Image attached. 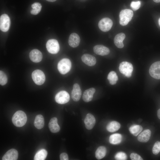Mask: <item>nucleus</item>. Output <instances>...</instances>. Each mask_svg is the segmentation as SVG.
Listing matches in <instances>:
<instances>
[{"instance_id": "obj_26", "label": "nucleus", "mask_w": 160, "mask_h": 160, "mask_svg": "<svg viewBox=\"0 0 160 160\" xmlns=\"http://www.w3.org/2000/svg\"><path fill=\"white\" fill-rule=\"evenodd\" d=\"M47 154V151L42 149L38 151L35 155L34 159L35 160H44L45 159Z\"/></svg>"}, {"instance_id": "obj_34", "label": "nucleus", "mask_w": 160, "mask_h": 160, "mask_svg": "<svg viewBox=\"0 0 160 160\" xmlns=\"http://www.w3.org/2000/svg\"><path fill=\"white\" fill-rule=\"evenodd\" d=\"M130 158L132 160H143V159L140 156L135 153H131L130 156Z\"/></svg>"}, {"instance_id": "obj_25", "label": "nucleus", "mask_w": 160, "mask_h": 160, "mask_svg": "<svg viewBox=\"0 0 160 160\" xmlns=\"http://www.w3.org/2000/svg\"><path fill=\"white\" fill-rule=\"evenodd\" d=\"M122 139L121 135L115 133L111 135L109 138L110 143L113 144H117L121 143Z\"/></svg>"}, {"instance_id": "obj_29", "label": "nucleus", "mask_w": 160, "mask_h": 160, "mask_svg": "<svg viewBox=\"0 0 160 160\" xmlns=\"http://www.w3.org/2000/svg\"><path fill=\"white\" fill-rule=\"evenodd\" d=\"M32 9L31 11V13L32 15H36L41 11L42 6L40 3L36 2L33 3L31 5Z\"/></svg>"}, {"instance_id": "obj_24", "label": "nucleus", "mask_w": 160, "mask_h": 160, "mask_svg": "<svg viewBox=\"0 0 160 160\" xmlns=\"http://www.w3.org/2000/svg\"><path fill=\"white\" fill-rule=\"evenodd\" d=\"M107 152L106 148L103 146L99 147L95 152L96 158L97 159H100L105 157Z\"/></svg>"}, {"instance_id": "obj_11", "label": "nucleus", "mask_w": 160, "mask_h": 160, "mask_svg": "<svg viewBox=\"0 0 160 160\" xmlns=\"http://www.w3.org/2000/svg\"><path fill=\"white\" fill-rule=\"evenodd\" d=\"M96 122L95 119L93 115L88 113L86 116L84 120V123L86 128L90 130L94 127Z\"/></svg>"}, {"instance_id": "obj_32", "label": "nucleus", "mask_w": 160, "mask_h": 160, "mask_svg": "<svg viewBox=\"0 0 160 160\" xmlns=\"http://www.w3.org/2000/svg\"><path fill=\"white\" fill-rule=\"evenodd\" d=\"M115 158L116 160H125L127 159V156L124 153L120 152L116 154Z\"/></svg>"}, {"instance_id": "obj_5", "label": "nucleus", "mask_w": 160, "mask_h": 160, "mask_svg": "<svg viewBox=\"0 0 160 160\" xmlns=\"http://www.w3.org/2000/svg\"><path fill=\"white\" fill-rule=\"evenodd\" d=\"M32 79L34 83L38 85L43 84L45 80V76L44 72L40 70H36L32 73Z\"/></svg>"}, {"instance_id": "obj_21", "label": "nucleus", "mask_w": 160, "mask_h": 160, "mask_svg": "<svg viewBox=\"0 0 160 160\" xmlns=\"http://www.w3.org/2000/svg\"><path fill=\"white\" fill-rule=\"evenodd\" d=\"M125 38V35L124 33H121L117 34L114 39V42L115 45L118 48L124 47L123 41Z\"/></svg>"}, {"instance_id": "obj_39", "label": "nucleus", "mask_w": 160, "mask_h": 160, "mask_svg": "<svg viewBox=\"0 0 160 160\" xmlns=\"http://www.w3.org/2000/svg\"><path fill=\"white\" fill-rule=\"evenodd\" d=\"M158 23H159V25L160 27V18L159 19Z\"/></svg>"}, {"instance_id": "obj_28", "label": "nucleus", "mask_w": 160, "mask_h": 160, "mask_svg": "<svg viewBox=\"0 0 160 160\" xmlns=\"http://www.w3.org/2000/svg\"><path fill=\"white\" fill-rule=\"evenodd\" d=\"M107 79L110 84L112 85L115 84L118 80V77L116 73L114 71H112L108 74Z\"/></svg>"}, {"instance_id": "obj_36", "label": "nucleus", "mask_w": 160, "mask_h": 160, "mask_svg": "<svg viewBox=\"0 0 160 160\" xmlns=\"http://www.w3.org/2000/svg\"><path fill=\"white\" fill-rule=\"evenodd\" d=\"M157 116L158 118L160 119V108L157 111Z\"/></svg>"}, {"instance_id": "obj_15", "label": "nucleus", "mask_w": 160, "mask_h": 160, "mask_svg": "<svg viewBox=\"0 0 160 160\" xmlns=\"http://www.w3.org/2000/svg\"><path fill=\"white\" fill-rule=\"evenodd\" d=\"M93 51L96 54L101 56L107 55L110 52L109 49L102 45H97L95 46L93 48Z\"/></svg>"}, {"instance_id": "obj_14", "label": "nucleus", "mask_w": 160, "mask_h": 160, "mask_svg": "<svg viewBox=\"0 0 160 160\" xmlns=\"http://www.w3.org/2000/svg\"><path fill=\"white\" fill-rule=\"evenodd\" d=\"M81 59L83 63L90 66H94L96 63L95 57L92 55L87 54L83 55Z\"/></svg>"}, {"instance_id": "obj_22", "label": "nucleus", "mask_w": 160, "mask_h": 160, "mask_svg": "<svg viewBox=\"0 0 160 160\" xmlns=\"http://www.w3.org/2000/svg\"><path fill=\"white\" fill-rule=\"evenodd\" d=\"M120 124L117 121H113L110 122L107 126V130L111 132H113L118 130L120 128Z\"/></svg>"}, {"instance_id": "obj_2", "label": "nucleus", "mask_w": 160, "mask_h": 160, "mask_svg": "<svg viewBox=\"0 0 160 160\" xmlns=\"http://www.w3.org/2000/svg\"><path fill=\"white\" fill-rule=\"evenodd\" d=\"M132 10L129 9L122 10L119 13V23L122 26L127 25L133 16Z\"/></svg>"}, {"instance_id": "obj_17", "label": "nucleus", "mask_w": 160, "mask_h": 160, "mask_svg": "<svg viewBox=\"0 0 160 160\" xmlns=\"http://www.w3.org/2000/svg\"><path fill=\"white\" fill-rule=\"evenodd\" d=\"M80 42V38L78 34L75 33L71 34L68 39V43L71 47L75 48L78 47Z\"/></svg>"}, {"instance_id": "obj_31", "label": "nucleus", "mask_w": 160, "mask_h": 160, "mask_svg": "<svg viewBox=\"0 0 160 160\" xmlns=\"http://www.w3.org/2000/svg\"><path fill=\"white\" fill-rule=\"evenodd\" d=\"M152 152L154 155L158 154L160 151V141L156 142L152 148Z\"/></svg>"}, {"instance_id": "obj_30", "label": "nucleus", "mask_w": 160, "mask_h": 160, "mask_svg": "<svg viewBox=\"0 0 160 160\" xmlns=\"http://www.w3.org/2000/svg\"><path fill=\"white\" fill-rule=\"evenodd\" d=\"M7 77L5 73L2 71H0V84L1 85L6 84L7 82Z\"/></svg>"}, {"instance_id": "obj_4", "label": "nucleus", "mask_w": 160, "mask_h": 160, "mask_svg": "<svg viewBox=\"0 0 160 160\" xmlns=\"http://www.w3.org/2000/svg\"><path fill=\"white\" fill-rule=\"evenodd\" d=\"M119 69L120 72L127 77L132 76L133 67L131 63L126 61L122 62L119 64Z\"/></svg>"}, {"instance_id": "obj_13", "label": "nucleus", "mask_w": 160, "mask_h": 160, "mask_svg": "<svg viewBox=\"0 0 160 160\" xmlns=\"http://www.w3.org/2000/svg\"><path fill=\"white\" fill-rule=\"evenodd\" d=\"M81 95V91L79 85L77 83L74 84L71 92V97L74 101H78Z\"/></svg>"}, {"instance_id": "obj_8", "label": "nucleus", "mask_w": 160, "mask_h": 160, "mask_svg": "<svg viewBox=\"0 0 160 160\" xmlns=\"http://www.w3.org/2000/svg\"><path fill=\"white\" fill-rule=\"evenodd\" d=\"M113 25L112 20L109 18L105 17L99 21L98 26L102 31L107 32L111 29Z\"/></svg>"}, {"instance_id": "obj_3", "label": "nucleus", "mask_w": 160, "mask_h": 160, "mask_svg": "<svg viewBox=\"0 0 160 160\" xmlns=\"http://www.w3.org/2000/svg\"><path fill=\"white\" fill-rule=\"evenodd\" d=\"M71 63L70 60L68 58H64L61 60L57 64V69L61 74H65L70 70Z\"/></svg>"}, {"instance_id": "obj_12", "label": "nucleus", "mask_w": 160, "mask_h": 160, "mask_svg": "<svg viewBox=\"0 0 160 160\" xmlns=\"http://www.w3.org/2000/svg\"><path fill=\"white\" fill-rule=\"evenodd\" d=\"M29 57L31 60L34 63L40 62L42 58V55L41 52L36 49L32 50L29 54Z\"/></svg>"}, {"instance_id": "obj_16", "label": "nucleus", "mask_w": 160, "mask_h": 160, "mask_svg": "<svg viewBox=\"0 0 160 160\" xmlns=\"http://www.w3.org/2000/svg\"><path fill=\"white\" fill-rule=\"evenodd\" d=\"M18 157V153L15 149H12L8 150L4 155L2 160H16Z\"/></svg>"}, {"instance_id": "obj_7", "label": "nucleus", "mask_w": 160, "mask_h": 160, "mask_svg": "<svg viewBox=\"0 0 160 160\" xmlns=\"http://www.w3.org/2000/svg\"><path fill=\"white\" fill-rule=\"evenodd\" d=\"M149 73L153 78L157 79H160V61L153 63L151 66Z\"/></svg>"}, {"instance_id": "obj_1", "label": "nucleus", "mask_w": 160, "mask_h": 160, "mask_svg": "<svg viewBox=\"0 0 160 160\" xmlns=\"http://www.w3.org/2000/svg\"><path fill=\"white\" fill-rule=\"evenodd\" d=\"M27 117L25 113L22 111H16L13 115L12 121L16 127H20L23 126L26 124Z\"/></svg>"}, {"instance_id": "obj_20", "label": "nucleus", "mask_w": 160, "mask_h": 160, "mask_svg": "<svg viewBox=\"0 0 160 160\" xmlns=\"http://www.w3.org/2000/svg\"><path fill=\"white\" fill-rule=\"evenodd\" d=\"M151 135V132L149 129H146L142 132L137 137L138 140L141 142H147L150 139Z\"/></svg>"}, {"instance_id": "obj_18", "label": "nucleus", "mask_w": 160, "mask_h": 160, "mask_svg": "<svg viewBox=\"0 0 160 160\" xmlns=\"http://www.w3.org/2000/svg\"><path fill=\"white\" fill-rule=\"evenodd\" d=\"M48 126L50 130L52 133L58 132L60 129L57 123V119L56 117H53L51 119Z\"/></svg>"}, {"instance_id": "obj_6", "label": "nucleus", "mask_w": 160, "mask_h": 160, "mask_svg": "<svg viewBox=\"0 0 160 160\" xmlns=\"http://www.w3.org/2000/svg\"><path fill=\"white\" fill-rule=\"evenodd\" d=\"M46 47L48 51L52 54L57 53L60 49L58 41L55 39H50L47 42Z\"/></svg>"}, {"instance_id": "obj_9", "label": "nucleus", "mask_w": 160, "mask_h": 160, "mask_svg": "<svg viewBox=\"0 0 160 160\" xmlns=\"http://www.w3.org/2000/svg\"><path fill=\"white\" fill-rule=\"evenodd\" d=\"M10 25V20L9 16L6 14L1 15L0 17V29L3 32H6L9 29Z\"/></svg>"}, {"instance_id": "obj_10", "label": "nucleus", "mask_w": 160, "mask_h": 160, "mask_svg": "<svg viewBox=\"0 0 160 160\" xmlns=\"http://www.w3.org/2000/svg\"><path fill=\"white\" fill-rule=\"evenodd\" d=\"M69 94L65 91H62L58 92L55 95L56 102L59 104H64L68 103L70 100Z\"/></svg>"}, {"instance_id": "obj_35", "label": "nucleus", "mask_w": 160, "mask_h": 160, "mask_svg": "<svg viewBox=\"0 0 160 160\" xmlns=\"http://www.w3.org/2000/svg\"><path fill=\"white\" fill-rule=\"evenodd\" d=\"M60 159L61 160H68V156L67 154L65 153H61L60 155Z\"/></svg>"}, {"instance_id": "obj_38", "label": "nucleus", "mask_w": 160, "mask_h": 160, "mask_svg": "<svg viewBox=\"0 0 160 160\" xmlns=\"http://www.w3.org/2000/svg\"><path fill=\"white\" fill-rule=\"evenodd\" d=\"M48 1H49V2H54V1H56V0H46Z\"/></svg>"}, {"instance_id": "obj_37", "label": "nucleus", "mask_w": 160, "mask_h": 160, "mask_svg": "<svg viewBox=\"0 0 160 160\" xmlns=\"http://www.w3.org/2000/svg\"><path fill=\"white\" fill-rule=\"evenodd\" d=\"M153 1L156 3L160 2V0H153Z\"/></svg>"}, {"instance_id": "obj_27", "label": "nucleus", "mask_w": 160, "mask_h": 160, "mask_svg": "<svg viewBox=\"0 0 160 160\" xmlns=\"http://www.w3.org/2000/svg\"><path fill=\"white\" fill-rule=\"evenodd\" d=\"M142 130L143 127L140 125H133L131 126L129 128L130 132L135 136H137Z\"/></svg>"}, {"instance_id": "obj_19", "label": "nucleus", "mask_w": 160, "mask_h": 160, "mask_svg": "<svg viewBox=\"0 0 160 160\" xmlns=\"http://www.w3.org/2000/svg\"><path fill=\"white\" fill-rule=\"evenodd\" d=\"M95 92V89L94 88H91L85 90L82 96L83 100L86 102H88L91 101Z\"/></svg>"}, {"instance_id": "obj_23", "label": "nucleus", "mask_w": 160, "mask_h": 160, "mask_svg": "<svg viewBox=\"0 0 160 160\" xmlns=\"http://www.w3.org/2000/svg\"><path fill=\"white\" fill-rule=\"evenodd\" d=\"M34 124L37 129H40L43 128L44 125V119L43 116L41 114L37 115L35 117Z\"/></svg>"}, {"instance_id": "obj_33", "label": "nucleus", "mask_w": 160, "mask_h": 160, "mask_svg": "<svg viewBox=\"0 0 160 160\" xmlns=\"http://www.w3.org/2000/svg\"><path fill=\"white\" fill-rule=\"evenodd\" d=\"M141 3L140 1H133L130 4V6L134 11L138 9L140 7Z\"/></svg>"}]
</instances>
